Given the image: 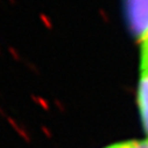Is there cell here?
Listing matches in <instances>:
<instances>
[{
  "label": "cell",
  "instance_id": "obj_1",
  "mask_svg": "<svg viewBox=\"0 0 148 148\" xmlns=\"http://www.w3.org/2000/svg\"><path fill=\"white\" fill-rule=\"evenodd\" d=\"M128 29L140 42L148 36V0H124Z\"/></svg>",
  "mask_w": 148,
  "mask_h": 148
},
{
  "label": "cell",
  "instance_id": "obj_4",
  "mask_svg": "<svg viewBox=\"0 0 148 148\" xmlns=\"http://www.w3.org/2000/svg\"><path fill=\"white\" fill-rule=\"evenodd\" d=\"M136 148H148V138L146 140H143V141H139Z\"/></svg>",
  "mask_w": 148,
  "mask_h": 148
},
{
  "label": "cell",
  "instance_id": "obj_2",
  "mask_svg": "<svg viewBox=\"0 0 148 148\" xmlns=\"http://www.w3.org/2000/svg\"><path fill=\"white\" fill-rule=\"evenodd\" d=\"M136 104L142 128L148 138V38L141 41L140 77L136 90Z\"/></svg>",
  "mask_w": 148,
  "mask_h": 148
},
{
  "label": "cell",
  "instance_id": "obj_3",
  "mask_svg": "<svg viewBox=\"0 0 148 148\" xmlns=\"http://www.w3.org/2000/svg\"><path fill=\"white\" fill-rule=\"evenodd\" d=\"M139 141H134V140H128V141H121V142H116L112 143L105 148H136Z\"/></svg>",
  "mask_w": 148,
  "mask_h": 148
}]
</instances>
